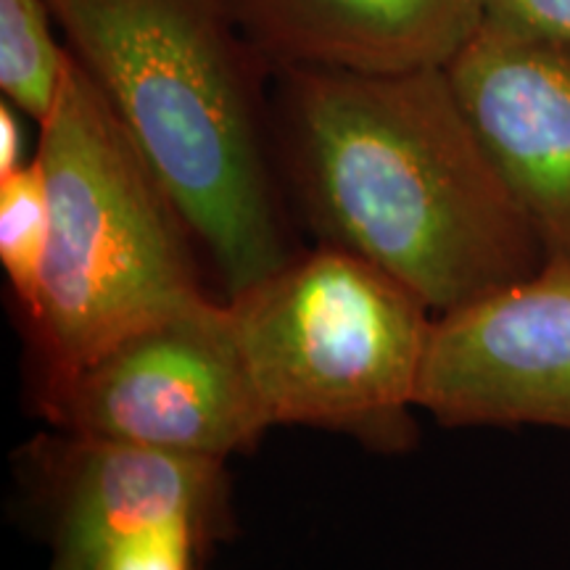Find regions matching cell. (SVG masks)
Segmentation results:
<instances>
[{
    "label": "cell",
    "mask_w": 570,
    "mask_h": 570,
    "mask_svg": "<svg viewBox=\"0 0 570 570\" xmlns=\"http://www.w3.org/2000/svg\"><path fill=\"white\" fill-rule=\"evenodd\" d=\"M17 111L9 101L0 106V175H9L19 169L21 164V127Z\"/></svg>",
    "instance_id": "obj_14"
},
{
    "label": "cell",
    "mask_w": 570,
    "mask_h": 570,
    "mask_svg": "<svg viewBox=\"0 0 570 570\" xmlns=\"http://www.w3.org/2000/svg\"><path fill=\"white\" fill-rule=\"evenodd\" d=\"M71 59L212 256L227 298L291 262L259 96L223 0H48Z\"/></svg>",
    "instance_id": "obj_2"
},
{
    "label": "cell",
    "mask_w": 570,
    "mask_h": 570,
    "mask_svg": "<svg viewBox=\"0 0 570 570\" xmlns=\"http://www.w3.org/2000/svg\"><path fill=\"white\" fill-rule=\"evenodd\" d=\"M446 71L544 259L570 265V51L483 24Z\"/></svg>",
    "instance_id": "obj_7"
},
{
    "label": "cell",
    "mask_w": 570,
    "mask_h": 570,
    "mask_svg": "<svg viewBox=\"0 0 570 570\" xmlns=\"http://www.w3.org/2000/svg\"><path fill=\"white\" fill-rule=\"evenodd\" d=\"M283 169L312 230L439 315L544 267L446 69H269Z\"/></svg>",
    "instance_id": "obj_1"
},
{
    "label": "cell",
    "mask_w": 570,
    "mask_h": 570,
    "mask_svg": "<svg viewBox=\"0 0 570 570\" xmlns=\"http://www.w3.org/2000/svg\"><path fill=\"white\" fill-rule=\"evenodd\" d=\"M483 24L570 51V0H483Z\"/></svg>",
    "instance_id": "obj_13"
},
{
    "label": "cell",
    "mask_w": 570,
    "mask_h": 570,
    "mask_svg": "<svg viewBox=\"0 0 570 570\" xmlns=\"http://www.w3.org/2000/svg\"><path fill=\"white\" fill-rule=\"evenodd\" d=\"M202 537L185 525L135 533L111 544L92 570H190Z\"/></svg>",
    "instance_id": "obj_12"
},
{
    "label": "cell",
    "mask_w": 570,
    "mask_h": 570,
    "mask_svg": "<svg viewBox=\"0 0 570 570\" xmlns=\"http://www.w3.org/2000/svg\"><path fill=\"white\" fill-rule=\"evenodd\" d=\"M219 510L223 460L77 439L53 525V566L92 570L119 539L167 525H185L204 539Z\"/></svg>",
    "instance_id": "obj_9"
},
{
    "label": "cell",
    "mask_w": 570,
    "mask_h": 570,
    "mask_svg": "<svg viewBox=\"0 0 570 570\" xmlns=\"http://www.w3.org/2000/svg\"><path fill=\"white\" fill-rule=\"evenodd\" d=\"M269 69H446L487 19L483 0H223Z\"/></svg>",
    "instance_id": "obj_8"
},
{
    "label": "cell",
    "mask_w": 570,
    "mask_h": 570,
    "mask_svg": "<svg viewBox=\"0 0 570 570\" xmlns=\"http://www.w3.org/2000/svg\"><path fill=\"white\" fill-rule=\"evenodd\" d=\"M48 407L77 439L212 460L254 446L269 428L217 302L125 338L48 394Z\"/></svg>",
    "instance_id": "obj_5"
},
{
    "label": "cell",
    "mask_w": 570,
    "mask_h": 570,
    "mask_svg": "<svg viewBox=\"0 0 570 570\" xmlns=\"http://www.w3.org/2000/svg\"><path fill=\"white\" fill-rule=\"evenodd\" d=\"M53 27L48 0H0V92L38 127L51 117L69 67Z\"/></svg>",
    "instance_id": "obj_10"
},
{
    "label": "cell",
    "mask_w": 570,
    "mask_h": 570,
    "mask_svg": "<svg viewBox=\"0 0 570 570\" xmlns=\"http://www.w3.org/2000/svg\"><path fill=\"white\" fill-rule=\"evenodd\" d=\"M51 238V202L38 156L0 175V265L13 296L30 317Z\"/></svg>",
    "instance_id": "obj_11"
},
{
    "label": "cell",
    "mask_w": 570,
    "mask_h": 570,
    "mask_svg": "<svg viewBox=\"0 0 570 570\" xmlns=\"http://www.w3.org/2000/svg\"><path fill=\"white\" fill-rule=\"evenodd\" d=\"M417 407L444 425L570 431V265L439 315Z\"/></svg>",
    "instance_id": "obj_6"
},
{
    "label": "cell",
    "mask_w": 570,
    "mask_h": 570,
    "mask_svg": "<svg viewBox=\"0 0 570 570\" xmlns=\"http://www.w3.org/2000/svg\"><path fill=\"white\" fill-rule=\"evenodd\" d=\"M38 156L51 238L30 325L53 394L135 333L209 302L173 198L71 59Z\"/></svg>",
    "instance_id": "obj_3"
},
{
    "label": "cell",
    "mask_w": 570,
    "mask_h": 570,
    "mask_svg": "<svg viewBox=\"0 0 570 570\" xmlns=\"http://www.w3.org/2000/svg\"><path fill=\"white\" fill-rule=\"evenodd\" d=\"M225 304L269 428L315 425L373 446L407 444L436 323L407 285L323 244Z\"/></svg>",
    "instance_id": "obj_4"
},
{
    "label": "cell",
    "mask_w": 570,
    "mask_h": 570,
    "mask_svg": "<svg viewBox=\"0 0 570 570\" xmlns=\"http://www.w3.org/2000/svg\"><path fill=\"white\" fill-rule=\"evenodd\" d=\"M51 570H63V568H56V566H53V568H51Z\"/></svg>",
    "instance_id": "obj_15"
}]
</instances>
